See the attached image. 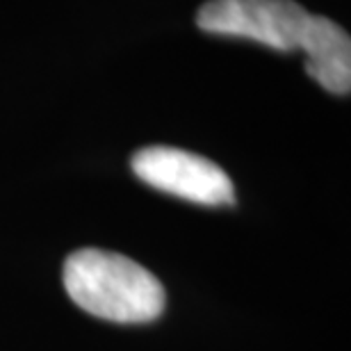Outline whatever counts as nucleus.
<instances>
[{"mask_svg":"<svg viewBox=\"0 0 351 351\" xmlns=\"http://www.w3.org/2000/svg\"><path fill=\"white\" fill-rule=\"evenodd\" d=\"M299 48L306 53V73L335 96L351 89V39L326 16L308 19Z\"/></svg>","mask_w":351,"mask_h":351,"instance_id":"nucleus-4","label":"nucleus"},{"mask_svg":"<svg viewBox=\"0 0 351 351\" xmlns=\"http://www.w3.org/2000/svg\"><path fill=\"white\" fill-rule=\"evenodd\" d=\"M132 171L146 185L199 206L235 203L233 180L213 160L173 146H146L132 156Z\"/></svg>","mask_w":351,"mask_h":351,"instance_id":"nucleus-3","label":"nucleus"},{"mask_svg":"<svg viewBox=\"0 0 351 351\" xmlns=\"http://www.w3.org/2000/svg\"><path fill=\"white\" fill-rule=\"evenodd\" d=\"M308 19L294 0H208L196 12L203 32L251 39L283 53L299 51Z\"/></svg>","mask_w":351,"mask_h":351,"instance_id":"nucleus-2","label":"nucleus"},{"mask_svg":"<svg viewBox=\"0 0 351 351\" xmlns=\"http://www.w3.org/2000/svg\"><path fill=\"white\" fill-rule=\"evenodd\" d=\"M64 287L75 304L94 317L142 324L165 311V287L128 256L103 249H80L64 263Z\"/></svg>","mask_w":351,"mask_h":351,"instance_id":"nucleus-1","label":"nucleus"}]
</instances>
